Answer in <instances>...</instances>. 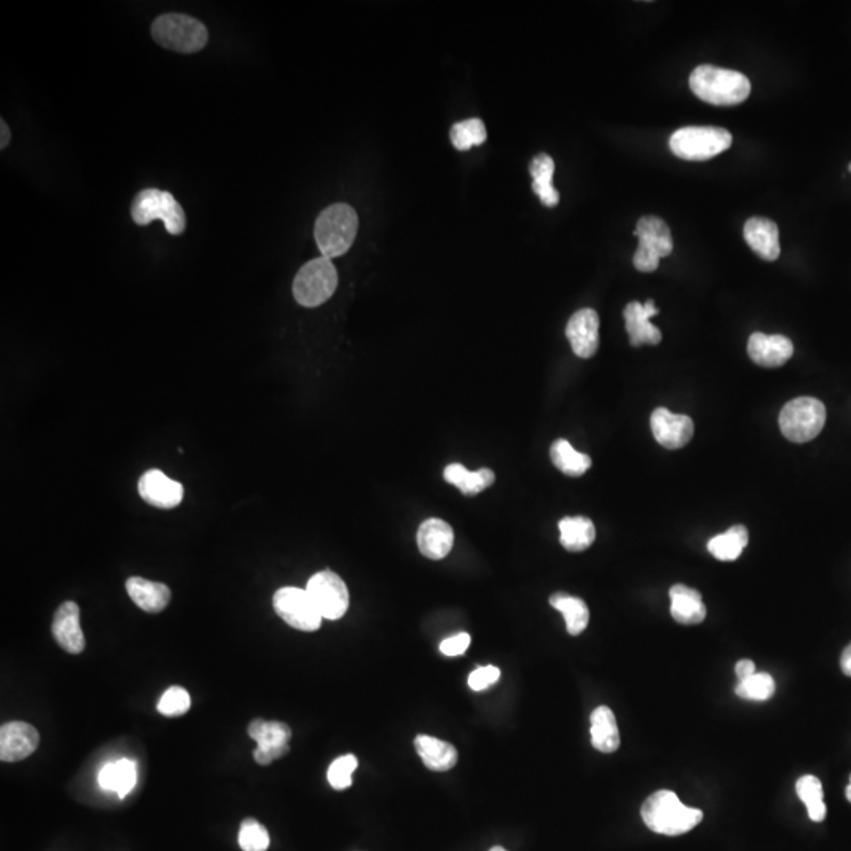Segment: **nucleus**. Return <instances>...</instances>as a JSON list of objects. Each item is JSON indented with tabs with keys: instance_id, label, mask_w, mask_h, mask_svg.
Masks as SVG:
<instances>
[{
	"instance_id": "1",
	"label": "nucleus",
	"mask_w": 851,
	"mask_h": 851,
	"mask_svg": "<svg viewBox=\"0 0 851 851\" xmlns=\"http://www.w3.org/2000/svg\"><path fill=\"white\" fill-rule=\"evenodd\" d=\"M689 86L700 100L713 106L740 105L751 95V82L743 73L713 65L695 68Z\"/></svg>"
},
{
	"instance_id": "2",
	"label": "nucleus",
	"mask_w": 851,
	"mask_h": 851,
	"mask_svg": "<svg viewBox=\"0 0 851 851\" xmlns=\"http://www.w3.org/2000/svg\"><path fill=\"white\" fill-rule=\"evenodd\" d=\"M643 822L653 833L664 836H680L688 833L702 822L703 812L694 807L684 806L675 793L659 790L648 796L643 803Z\"/></svg>"
},
{
	"instance_id": "3",
	"label": "nucleus",
	"mask_w": 851,
	"mask_h": 851,
	"mask_svg": "<svg viewBox=\"0 0 851 851\" xmlns=\"http://www.w3.org/2000/svg\"><path fill=\"white\" fill-rule=\"evenodd\" d=\"M358 215L347 204L330 205L320 213L314 227V237L320 253L327 259L346 254L358 234Z\"/></svg>"
},
{
	"instance_id": "4",
	"label": "nucleus",
	"mask_w": 851,
	"mask_h": 851,
	"mask_svg": "<svg viewBox=\"0 0 851 851\" xmlns=\"http://www.w3.org/2000/svg\"><path fill=\"white\" fill-rule=\"evenodd\" d=\"M152 37L161 48L193 54L209 43V30L199 19L182 13H166L153 21Z\"/></svg>"
},
{
	"instance_id": "5",
	"label": "nucleus",
	"mask_w": 851,
	"mask_h": 851,
	"mask_svg": "<svg viewBox=\"0 0 851 851\" xmlns=\"http://www.w3.org/2000/svg\"><path fill=\"white\" fill-rule=\"evenodd\" d=\"M131 218L138 226H147L153 221H163L171 235H182L186 229V215L182 205L168 191L145 188L139 191L131 204Z\"/></svg>"
},
{
	"instance_id": "6",
	"label": "nucleus",
	"mask_w": 851,
	"mask_h": 851,
	"mask_svg": "<svg viewBox=\"0 0 851 851\" xmlns=\"http://www.w3.org/2000/svg\"><path fill=\"white\" fill-rule=\"evenodd\" d=\"M732 134L718 127H684L670 138L675 157L688 161H707L730 149Z\"/></svg>"
},
{
	"instance_id": "7",
	"label": "nucleus",
	"mask_w": 851,
	"mask_h": 851,
	"mask_svg": "<svg viewBox=\"0 0 851 851\" xmlns=\"http://www.w3.org/2000/svg\"><path fill=\"white\" fill-rule=\"evenodd\" d=\"M338 289V272L327 257H317L300 268L294 279V297L305 308L328 302Z\"/></svg>"
},
{
	"instance_id": "8",
	"label": "nucleus",
	"mask_w": 851,
	"mask_h": 851,
	"mask_svg": "<svg viewBox=\"0 0 851 851\" xmlns=\"http://www.w3.org/2000/svg\"><path fill=\"white\" fill-rule=\"evenodd\" d=\"M825 423V404L807 396L787 402L779 415L782 434L795 443L811 442L822 432Z\"/></svg>"
},
{
	"instance_id": "9",
	"label": "nucleus",
	"mask_w": 851,
	"mask_h": 851,
	"mask_svg": "<svg viewBox=\"0 0 851 851\" xmlns=\"http://www.w3.org/2000/svg\"><path fill=\"white\" fill-rule=\"evenodd\" d=\"M273 607L281 620L298 631H317L324 620L308 590L303 588H279L273 596Z\"/></svg>"
},
{
	"instance_id": "10",
	"label": "nucleus",
	"mask_w": 851,
	"mask_h": 851,
	"mask_svg": "<svg viewBox=\"0 0 851 851\" xmlns=\"http://www.w3.org/2000/svg\"><path fill=\"white\" fill-rule=\"evenodd\" d=\"M309 596L325 620H339L349 610L350 595L346 582L333 571H320L309 579Z\"/></svg>"
},
{
	"instance_id": "11",
	"label": "nucleus",
	"mask_w": 851,
	"mask_h": 851,
	"mask_svg": "<svg viewBox=\"0 0 851 851\" xmlns=\"http://www.w3.org/2000/svg\"><path fill=\"white\" fill-rule=\"evenodd\" d=\"M248 735L257 743L254 760L262 766L272 765L275 760L289 754L292 730L286 722L254 719L248 727Z\"/></svg>"
},
{
	"instance_id": "12",
	"label": "nucleus",
	"mask_w": 851,
	"mask_h": 851,
	"mask_svg": "<svg viewBox=\"0 0 851 851\" xmlns=\"http://www.w3.org/2000/svg\"><path fill=\"white\" fill-rule=\"evenodd\" d=\"M40 746V733L27 722L12 721L0 727V760L21 762L34 754Z\"/></svg>"
},
{
	"instance_id": "13",
	"label": "nucleus",
	"mask_w": 851,
	"mask_h": 851,
	"mask_svg": "<svg viewBox=\"0 0 851 851\" xmlns=\"http://www.w3.org/2000/svg\"><path fill=\"white\" fill-rule=\"evenodd\" d=\"M651 431L659 445L667 450H680L691 442L694 421L688 415H677L659 407L651 413Z\"/></svg>"
},
{
	"instance_id": "14",
	"label": "nucleus",
	"mask_w": 851,
	"mask_h": 851,
	"mask_svg": "<svg viewBox=\"0 0 851 851\" xmlns=\"http://www.w3.org/2000/svg\"><path fill=\"white\" fill-rule=\"evenodd\" d=\"M139 495L149 505L160 510H172L182 503L185 489L179 481H174L161 470H149L141 476L138 484Z\"/></svg>"
},
{
	"instance_id": "15",
	"label": "nucleus",
	"mask_w": 851,
	"mask_h": 851,
	"mask_svg": "<svg viewBox=\"0 0 851 851\" xmlns=\"http://www.w3.org/2000/svg\"><path fill=\"white\" fill-rule=\"evenodd\" d=\"M566 338L577 357H593L599 347V316L595 309L585 308L574 313L566 325Z\"/></svg>"
},
{
	"instance_id": "16",
	"label": "nucleus",
	"mask_w": 851,
	"mask_h": 851,
	"mask_svg": "<svg viewBox=\"0 0 851 851\" xmlns=\"http://www.w3.org/2000/svg\"><path fill=\"white\" fill-rule=\"evenodd\" d=\"M53 636L59 647L70 655H81L86 650V637L81 629V610L73 601L57 609L53 620Z\"/></svg>"
},
{
	"instance_id": "17",
	"label": "nucleus",
	"mask_w": 851,
	"mask_h": 851,
	"mask_svg": "<svg viewBox=\"0 0 851 851\" xmlns=\"http://www.w3.org/2000/svg\"><path fill=\"white\" fill-rule=\"evenodd\" d=\"M659 313L653 300H648L647 303L631 302L625 308L626 331H628L629 341L632 347L645 346L651 344L656 346L662 341V333L658 327L651 324V317H655Z\"/></svg>"
},
{
	"instance_id": "18",
	"label": "nucleus",
	"mask_w": 851,
	"mask_h": 851,
	"mask_svg": "<svg viewBox=\"0 0 851 851\" xmlns=\"http://www.w3.org/2000/svg\"><path fill=\"white\" fill-rule=\"evenodd\" d=\"M793 342L782 335L754 333L747 342V354L755 365L763 368H779L793 357Z\"/></svg>"
},
{
	"instance_id": "19",
	"label": "nucleus",
	"mask_w": 851,
	"mask_h": 851,
	"mask_svg": "<svg viewBox=\"0 0 851 851\" xmlns=\"http://www.w3.org/2000/svg\"><path fill=\"white\" fill-rule=\"evenodd\" d=\"M418 549L429 560H442L450 554L454 544V533L451 525L442 519H428L418 528Z\"/></svg>"
},
{
	"instance_id": "20",
	"label": "nucleus",
	"mask_w": 851,
	"mask_h": 851,
	"mask_svg": "<svg viewBox=\"0 0 851 851\" xmlns=\"http://www.w3.org/2000/svg\"><path fill=\"white\" fill-rule=\"evenodd\" d=\"M744 240L763 261L773 262L781 256L779 229L766 218H751L744 224Z\"/></svg>"
},
{
	"instance_id": "21",
	"label": "nucleus",
	"mask_w": 851,
	"mask_h": 851,
	"mask_svg": "<svg viewBox=\"0 0 851 851\" xmlns=\"http://www.w3.org/2000/svg\"><path fill=\"white\" fill-rule=\"evenodd\" d=\"M127 591L131 601L147 614H160L171 603V590L161 582H152L144 577H130Z\"/></svg>"
},
{
	"instance_id": "22",
	"label": "nucleus",
	"mask_w": 851,
	"mask_h": 851,
	"mask_svg": "<svg viewBox=\"0 0 851 851\" xmlns=\"http://www.w3.org/2000/svg\"><path fill=\"white\" fill-rule=\"evenodd\" d=\"M670 614L680 625H699L707 617L702 595L694 588L678 584L670 588Z\"/></svg>"
},
{
	"instance_id": "23",
	"label": "nucleus",
	"mask_w": 851,
	"mask_h": 851,
	"mask_svg": "<svg viewBox=\"0 0 851 851\" xmlns=\"http://www.w3.org/2000/svg\"><path fill=\"white\" fill-rule=\"evenodd\" d=\"M415 749L420 759L431 771H450L458 763V751L453 744L437 740L434 736L418 735L415 738Z\"/></svg>"
},
{
	"instance_id": "24",
	"label": "nucleus",
	"mask_w": 851,
	"mask_h": 851,
	"mask_svg": "<svg viewBox=\"0 0 851 851\" xmlns=\"http://www.w3.org/2000/svg\"><path fill=\"white\" fill-rule=\"evenodd\" d=\"M591 744L596 751L612 754L620 747V732L614 711L609 707H598L591 713Z\"/></svg>"
},
{
	"instance_id": "25",
	"label": "nucleus",
	"mask_w": 851,
	"mask_h": 851,
	"mask_svg": "<svg viewBox=\"0 0 851 851\" xmlns=\"http://www.w3.org/2000/svg\"><path fill=\"white\" fill-rule=\"evenodd\" d=\"M558 528H560V543L569 552H582L595 543V525L588 517H565L558 524Z\"/></svg>"
},
{
	"instance_id": "26",
	"label": "nucleus",
	"mask_w": 851,
	"mask_h": 851,
	"mask_svg": "<svg viewBox=\"0 0 851 851\" xmlns=\"http://www.w3.org/2000/svg\"><path fill=\"white\" fill-rule=\"evenodd\" d=\"M549 603L558 612H562L566 621V629L571 636H579L587 629L588 621H590V610H588L584 599L558 591L555 595L550 596Z\"/></svg>"
},
{
	"instance_id": "27",
	"label": "nucleus",
	"mask_w": 851,
	"mask_h": 851,
	"mask_svg": "<svg viewBox=\"0 0 851 851\" xmlns=\"http://www.w3.org/2000/svg\"><path fill=\"white\" fill-rule=\"evenodd\" d=\"M634 234L639 237V243L647 245L648 248L655 249L656 253L661 256V259L672 254V234H670L669 226L661 218H658V216H643V218H640Z\"/></svg>"
},
{
	"instance_id": "28",
	"label": "nucleus",
	"mask_w": 851,
	"mask_h": 851,
	"mask_svg": "<svg viewBox=\"0 0 851 851\" xmlns=\"http://www.w3.org/2000/svg\"><path fill=\"white\" fill-rule=\"evenodd\" d=\"M555 163L546 153H539L530 164V174L533 177V191L546 207H555L560 202V194L552 185Z\"/></svg>"
},
{
	"instance_id": "29",
	"label": "nucleus",
	"mask_w": 851,
	"mask_h": 851,
	"mask_svg": "<svg viewBox=\"0 0 851 851\" xmlns=\"http://www.w3.org/2000/svg\"><path fill=\"white\" fill-rule=\"evenodd\" d=\"M443 476H445L446 483L458 487L464 495L480 494L495 483V475L491 469L469 472L462 464L448 465Z\"/></svg>"
},
{
	"instance_id": "30",
	"label": "nucleus",
	"mask_w": 851,
	"mask_h": 851,
	"mask_svg": "<svg viewBox=\"0 0 851 851\" xmlns=\"http://www.w3.org/2000/svg\"><path fill=\"white\" fill-rule=\"evenodd\" d=\"M98 782L105 790L116 792L120 798H125L136 785V763L123 759L108 765L100 771Z\"/></svg>"
},
{
	"instance_id": "31",
	"label": "nucleus",
	"mask_w": 851,
	"mask_h": 851,
	"mask_svg": "<svg viewBox=\"0 0 851 851\" xmlns=\"http://www.w3.org/2000/svg\"><path fill=\"white\" fill-rule=\"evenodd\" d=\"M749 543V533L744 525H733L722 535L714 536L708 543V550L721 562H733L743 554Z\"/></svg>"
},
{
	"instance_id": "32",
	"label": "nucleus",
	"mask_w": 851,
	"mask_h": 851,
	"mask_svg": "<svg viewBox=\"0 0 851 851\" xmlns=\"http://www.w3.org/2000/svg\"><path fill=\"white\" fill-rule=\"evenodd\" d=\"M550 459L560 472L568 476H582L591 467V458L587 454L574 450L568 440L560 439L550 446Z\"/></svg>"
},
{
	"instance_id": "33",
	"label": "nucleus",
	"mask_w": 851,
	"mask_h": 851,
	"mask_svg": "<svg viewBox=\"0 0 851 851\" xmlns=\"http://www.w3.org/2000/svg\"><path fill=\"white\" fill-rule=\"evenodd\" d=\"M796 793L806 804L812 822H823L826 817V804L823 801V785L820 779L815 776L799 777L796 782Z\"/></svg>"
},
{
	"instance_id": "34",
	"label": "nucleus",
	"mask_w": 851,
	"mask_h": 851,
	"mask_svg": "<svg viewBox=\"0 0 851 851\" xmlns=\"http://www.w3.org/2000/svg\"><path fill=\"white\" fill-rule=\"evenodd\" d=\"M451 142L458 150H470L475 145L486 142L487 131L483 120L469 119L464 122L454 123L450 131Z\"/></svg>"
},
{
	"instance_id": "35",
	"label": "nucleus",
	"mask_w": 851,
	"mask_h": 851,
	"mask_svg": "<svg viewBox=\"0 0 851 851\" xmlns=\"http://www.w3.org/2000/svg\"><path fill=\"white\" fill-rule=\"evenodd\" d=\"M776 691V683L770 673H755L747 680L738 681L735 692L738 697L754 702H765L770 700Z\"/></svg>"
},
{
	"instance_id": "36",
	"label": "nucleus",
	"mask_w": 851,
	"mask_h": 851,
	"mask_svg": "<svg viewBox=\"0 0 851 851\" xmlns=\"http://www.w3.org/2000/svg\"><path fill=\"white\" fill-rule=\"evenodd\" d=\"M238 845L243 851H267L270 847V834L256 818H245L240 825Z\"/></svg>"
},
{
	"instance_id": "37",
	"label": "nucleus",
	"mask_w": 851,
	"mask_h": 851,
	"mask_svg": "<svg viewBox=\"0 0 851 851\" xmlns=\"http://www.w3.org/2000/svg\"><path fill=\"white\" fill-rule=\"evenodd\" d=\"M191 708L190 694L180 686H172L161 695L158 711L166 718H177L188 713Z\"/></svg>"
},
{
	"instance_id": "38",
	"label": "nucleus",
	"mask_w": 851,
	"mask_h": 851,
	"mask_svg": "<svg viewBox=\"0 0 851 851\" xmlns=\"http://www.w3.org/2000/svg\"><path fill=\"white\" fill-rule=\"evenodd\" d=\"M358 768V760L355 755H342L328 768V782L335 790H346L352 785V774Z\"/></svg>"
},
{
	"instance_id": "39",
	"label": "nucleus",
	"mask_w": 851,
	"mask_h": 851,
	"mask_svg": "<svg viewBox=\"0 0 851 851\" xmlns=\"http://www.w3.org/2000/svg\"><path fill=\"white\" fill-rule=\"evenodd\" d=\"M500 675H502V672L498 667H480V669L473 670L470 673L469 688L476 692L484 691V689L491 688L492 684L497 683L500 680Z\"/></svg>"
},
{
	"instance_id": "40",
	"label": "nucleus",
	"mask_w": 851,
	"mask_h": 851,
	"mask_svg": "<svg viewBox=\"0 0 851 851\" xmlns=\"http://www.w3.org/2000/svg\"><path fill=\"white\" fill-rule=\"evenodd\" d=\"M659 261H661V256L656 253L655 249L648 248L643 243H639L634 259H632L634 267L642 273L655 272L656 268L659 267Z\"/></svg>"
},
{
	"instance_id": "41",
	"label": "nucleus",
	"mask_w": 851,
	"mask_h": 851,
	"mask_svg": "<svg viewBox=\"0 0 851 851\" xmlns=\"http://www.w3.org/2000/svg\"><path fill=\"white\" fill-rule=\"evenodd\" d=\"M470 642H472V637L467 632H461V634H456L450 639L443 640L440 643V651L445 656H461L470 647Z\"/></svg>"
},
{
	"instance_id": "42",
	"label": "nucleus",
	"mask_w": 851,
	"mask_h": 851,
	"mask_svg": "<svg viewBox=\"0 0 851 851\" xmlns=\"http://www.w3.org/2000/svg\"><path fill=\"white\" fill-rule=\"evenodd\" d=\"M736 677L738 680L743 681L747 680V678H751L752 675H755V664L751 661V659H743V661L738 662L735 667Z\"/></svg>"
},
{
	"instance_id": "43",
	"label": "nucleus",
	"mask_w": 851,
	"mask_h": 851,
	"mask_svg": "<svg viewBox=\"0 0 851 851\" xmlns=\"http://www.w3.org/2000/svg\"><path fill=\"white\" fill-rule=\"evenodd\" d=\"M840 669L842 672L851 678V643L845 648L844 653L840 656Z\"/></svg>"
},
{
	"instance_id": "44",
	"label": "nucleus",
	"mask_w": 851,
	"mask_h": 851,
	"mask_svg": "<svg viewBox=\"0 0 851 851\" xmlns=\"http://www.w3.org/2000/svg\"><path fill=\"white\" fill-rule=\"evenodd\" d=\"M0 131H2V139H0V149L4 150L8 144H10V139H12V133H10V128H8L7 122L2 120L0 122Z\"/></svg>"
},
{
	"instance_id": "45",
	"label": "nucleus",
	"mask_w": 851,
	"mask_h": 851,
	"mask_svg": "<svg viewBox=\"0 0 851 851\" xmlns=\"http://www.w3.org/2000/svg\"><path fill=\"white\" fill-rule=\"evenodd\" d=\"M845 795H847V799L851 803V777H850V785H848L847 790H845Z\"/></svg>"
},
{
	"instance_id": "46",
	"label": "nucleus",
	"mask_w": 851,
	"mask_h": 851,
	"mask_svg": "<svg viewBox=\"0 0 851 851\" xmlns=\"http://www.w3.org/2000/svg\"><path fill=\"white\" fill-rule=\"evenodd\" d=\"M491 851H508V850H505V848L500 847V845H495V847L491 848Z\"/></svg>"
},
{
	"instance_id": "47",
	"label": "nucleus",
	"mask_w": 851,
	"mask_h": 851,
	"mask_svg": "<svg viewBox=\"0 0 851 851\" xmlns=\"http://www.w3.org/2000/svg\"><path fill=\"white\" fill-rule=\"evenodd\" d=\"M848 169H850V172H851V163H850V166H848Z\"/></svg>"
}]
</instances>
